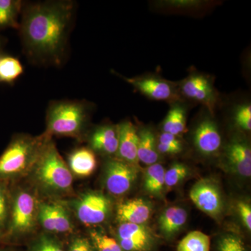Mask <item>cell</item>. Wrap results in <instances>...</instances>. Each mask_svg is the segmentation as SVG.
Instances as JSON below:
<instances>
[{
	"label": "cell",
	"instance_id": "cell-1",
	"mask_svg": "<svg viewBox=\"0 0 251 251\" xmlns=\"http://www.w3.org/2000/svg\"><path fill=\"white\" fill-rule=\"evenodd\" d=\"M75 6L72 1H50L23 5L20 36L25 54L41 65L59 66L67 52Z\"/></svg>",
	"mask_w": 251,
	"mask_h": 251
},
{
	"label": "cell",
	"instance_id": "cell-2",
	"mask_svg": "<svg viewBox=\"0 0 251 251\" xmlns=\"http://www.w3.org/2000/svg\"><path fill=\"white\" fill-rule=\"evenodd\" d=\"M74 177L52 138L46 140L32 169L24 180L41 198L69 199L75 194Z\"/></svg>",
	"mask_w": 251,
	"mask_h": 251
},
{
	"label": "cell",
	"instance_id": "cell-3",
	"mask_svg": "<svg viewBox=\"0 0 251 251\" xmlns=\"http://www.w3.org/2000/svg\"><path fill=\"white\" fill-rule=\"evenodd\" d=\"M39 197L25 181L11 184V206L1 238L2 245L29 242L40 232L38 224Z\"/></svg>",
	"mask_w": 251,
	"mask_h": 251
},
{
	"label": "cell",
	"instance_id": "cell-4",
	"mask_svg": "<svg viewBox=\"0 0 251 251\" xmlns=\"http://www.w3.org/2000/svg\"><path fill=\"white\" fill-rule=\"evenodd\" d=\"M52 137L19 133L13 135L0 155V181L15 184L26 179L46 140Z\"/></svg>",
	"mask_w": 251,
	"mask_h": 251
},
{
	"label": "cell",
	"instance_id": "cell-5",
	"mask_svg": "<svg viewBox=\"0 0 251 251\" xmlns=\"http://www.w3.org/2000/svg\"><path fill=\"white\" fill-rule=\"evenodd\" d=\"M92 104L86 100H53L46 111V130L49 136L85 140L90 128Z\"/></svg>",
	"mask_w": 251,
	"mask_h": 251
},
{
	"label": "cell",
	"instance_id": "cell-6",
	"mask_svg": "<svg viewBox=\"0 0 251 251\" xmlns=\"http://www.w3.org/2000/svg\"><path fill=\"white\" fill-rule=\"evenodd\" d=\"M77 226L87 229L105 224L114 210L111 198L103 191L87 190L66 199Z\"/></svg>",
	"mask_w": 251,
	"mask_h": 251
},
{
	"label": "cell",
	"instance_id": "cell-7",
	"mask_svg": "<svg viewBox=\"0 0 251 251\" xmlns=\"http://www.w3.org/2000/svg\"><path fill=\"white\" fill-rule=\"evenodd\" d=\"M38 224L41 232L59 238H67L78 231L66 199L41 198L38 209Z\"/></svg>",
	"mask_w": 251,
	"mask_h": 251
},
{
	"label": "cell",
	"instance_id": "cell-8",
	"mask_svg": "<svg viewBox=\"0 0 251 251\" xmlns=\"http://www.w3.org/2000/svg\"><path fill=\"white\" fill-rule=\"evenodd\" d=\"M176 85L184 100L202 104L211 115H214L219 97L214 79L210 75L193 71L183 80L176 82Z\"/></svg>",
	"mask_w": 251,
	"mask_h": 251
},
{
	"label": "cell",
	"instance_id": "cell-9",
	"mask_svg": "<svg viewBox=\"0 0 251 251\" xmlns=\"http://www.w3.org/2000/svg\"><path fill=\"white\" fill-rule=\"evenodd\" d=\"M113 74L122 77L126 82L133 86L137 92L148 99L166 101L171 104L184 100L180 95L176 82L166 80L160 75L147 74L140 76L127 77L115 72H113Z\"/></svg>",
	"mask_w": 251,
	"mask_h": 251
},
{
	"label": "cell",
	"instance_id": "cell-10",
	"mask_svg": "<svg viewBox=\"0 0 251 251\" xmlns=\"http://www.w3.org/2000/svg\"><path fill=\"white\" fill-rule=\"evenodd\" d=\"M138 176V166L117 158H108L103 165L102 184L109 195L120 197L129 192Z\"/></svg>",
	"mask_w": 251,
	"mask_h": 251
},
{
	"label": "cell",
	"instance_id": "cell-11",
	"mask_svg": "<svg viewBox=\"0 0 251 251\" xmlns=\"http://www.w3.org/2000/svg\"><path fill=\"white\" fill-rule=\"evenodd\" d=\"M114 237L123 251H156L157 239L145 225L118 224Z\"/></svg>",
	"mask_w": 251,
	"mask_h": 251
},
{
	"label": "cell",
	"instance_id": "cell-12",
	"mask_svg": "<svg viewBox=\"0 0 251 251\" xmlns=\"http://www.w3.org/2000/svg\"><path fill=\"white\" fill-rule=\"evenodd\" d=\"M193 143L198 153L204 156L216 154L222 146V137L217 124L209 112L201 118L193 133Z\"/></svg>",
	"mask_w": 251,
	"mask_h": 251
},
{
	"label": "cell",
	"instance_id": "cell-13",
	"mask_svg": "<svg viewBox=\"0 0 251 251\" xmlns=\"http://www.w3.org/2000/svg\"><path fill=\"white\" fill-rule=\"evenodd\" d=\"M189 196L195 205L208 216L215 219L222 214L224 200L215 183L205 179L198 181L191 188Z\"/></svg>",
	"mask_w": 251,
	"mask_h": 251
},
{
	"label": "cell",
	"instance_id": "cell-14",
	"mask_svg": "<svg viewBox=\"0 0 251 251\" xmlns=\"http://www.w3.org/2000/svg\"><path fill=\"white\" fill-rule=\"evenodd\" d=\"M87 147L96 154L103 155L108 158H116L119 145L118 125L105 124L90 128L85 140Z\"/></svg>",
	"mask_w": 251,
	"mask_h": 251
},
{
	"label": "cell",
	"instance_id": "cell-15",
	"mask_svg": "<svg viewBox=\"0 0 251 251\" xmlns=\"http://www.w3.org/2000/svg\"><path fill=\"white\" fill-rule=\"evenodd\" d=\"M224 157L229 168L244 177L251 176V149L249 142L235 135L224 148Z\"/></svg>",
	"mask_w": 251,
	"mask_h": 251
},
{
	"label": "cell",
	"instance_id": "cell-16",
	"mask_svg": "<svg viewBox=\"0 0 251 251\" xmlns=\"http://www.w3.org/2000/svg\"><path fill=\"white\" fill-rule=\"evenodd\" d=\"M151 214V205L143 198L123 201L115 207V219L118 224L145 225Z\"/></svg>",
	"mask_w": 251,
	"mask_h": 251
},
{
	"label": "cell",
	"instance_id": "cell-17",
	"mask_svg": "<svg viewBox=\"0 0 251 251\" xmlns=\"http://www.w3.org/2000/svg\"><path fill=\"white\" fill-rule=\"evenodd\" d=\"M119 145L116 158L126 163L137 166L138 163V132L130 121L119 124Z\"/></svg>",
	"mask_w": 251,
	"mask_h": 251
},
{
	"label": "cell",
	"instance_id": "cell-18",
	"mask_svg": "<svg viewBox=\"0 0 251 251\" xmlns=\"http://www.w3.org/2000/svg\"><path fill=\"white\" fill-rule=\"evenodd\" d=\"M67 163L74 178L85 179L97 169V154L88 147H80L69 153Z\"/></svg>",
	"mask_w": 251,
	"mask_h": 251
},
{
	"label": "cell",
	"instance_id": "cell-19",
	"mask_svg": "<svg viewBox=\"0 0 251 251\" xmlns=\"http://www.w3.org/2000/svg\"><path fill=\"white\" fill-rule=\"evenodd\" d=\"M187 219L188 214L184 208L170 206L162 212L158 219L160 232L166 239H172L179 233Z\"/></svg>",
	"mask_w": 251,
	"mask_h": 251
},
{
	"label": "cell",
	"instance_id": "cell-20",
	"mask_svg": "<svg viewBox=\"0 0 251 251\" xmlns=\"http://www.w3.org/2000/svg\"><path fill=\"white\" fill-rule=\"evenodd\" d=\"M138 159L147 166L155 164L159 158L157 150V140L153 131L148 127L138 130Z\"/></svg>",
	"mask_w": 251,
	"mask_h": 251
},
{
	"label": "cell",
	"instance_id": "cell-21",
	"mask_svg": "<svg viewBox=\"0 0 251 251\" xmlns=\"http://www.w3.org/2000/svg\"><path fill=\"white\" fill-rule=\"evenodd\" d=\"M184 102L185 100L171 104V108L162 125L163 132L178 137L184 133L188 109Z\"/></svg>",
	"mask_w": 251,
	"mask_h": 251
},
{
	"label": "cell",
	"instance_id": "cell-22",
	"mask_svg": "<svg viewBox=\"0 0 251 251\" xmlns=\"http://www.w3.org/2000/svg\"><path fill=\"white\" fill-rule=\"evenodd\" d=\"M23 5L20 0H0V30L19 29Z\"/></svg>",
	"mask_w": 251,
	"mask_h": 251
},
{
	"label": "cell",
	"instance_id": "cell-23",
	"mask_svg": "<svg viewBox=\"0 0 251 251\" xmlns=\"http://www.w3.org/2000/svg\"><path fill=\"white\" fill-rule=\"evenodd\" d=\"M24 72L19 59L9 54H0V83L12 84Z\"/></svg>",
	"mask_w": 251,
	"mask_h": 251
},
{
	"label": "cell",
	"instance_id": "cell-24",
	"mask_svg": "<svg viewBox=\"0 0 251 251\" xmlns=\"http://www.w3.org/2000/svg\"><path fill=\"white\" fill-rule=\"evenodd\" d=\"M165 186V169L160 163L149 166L145 171L144 188L152 196H159Z\"/></svg>",
	"mask_w": 251,
	"mask_h": 251
},
{
	"label": "cell",
	"instance_id": "cell-25",
	"mask_svg": "<svg viewBox=\"0 0 251 251\" xmlns=\"http://www.w3.org/2000/svg\"><path fill=\"white\" fill-rule=\"evenodd\" d=\"M211 239L201 231H192L178 244L176 251H210Z\"/></svg>",
	"mask_w": 251,
	"mask_h": 251
},
{
	"label": "cell",
	"instance_id": "cell-26",
	"mask_svg": "<svg viewBox=\"0 0 251 251\" xmlns=\"http://www.w3.org/2000/svg\"><path fill=\"white\" fill-rule=\"evenodd\" d=\"M96 251H123L114 236H110L99 227L87 229Z\"/></svg>",
	"mask_w": 251,
	"mask_h": 251
},
{
	"label": "cell",
	"instance_id": "cell-27",
	"mask_svg": "<svg viewBox=\"0 0 251 251\" xmlns=\"http://www.w3.org/2000/svg\"><path fill=\"white\" fill-rule=\"evenodd\" d=\"M209 1L201 0H166L156 3L157 8L171 12H195L203 9Z\"/></svg>",
	"mask_w": 251,
	"mask_h": 251
},
{
	"label": "cell",
	"instance_id": "cell-28",
	"mask_svg": "<svg viewBox=\"0 0 251 251\" xmlns=\"http://www.w3.org/2000/svg\"><path fill=\"white\" fill-rule=\"evenodd\" d=\"M28 251H66L64 242L59 238L39 232L28 242Z\"/></svg>",
	"mask_w": 251,
	"mask_h": 251
},
{
	"label": "cell",
	"instance_id": "cell-29",
	"mask_svg": "<svg viewBox=\"0 0 251 251\" xmlns=\"http://www.w3.org/2000/svg\"><path fill=\"white\" fill-rule=\"evenodd\" d=\"M11 196V184L0 181V231L2 234L9 219Z\"/></svg>",
	"mask_w": 251,
	"mask_h": 251
},
{
	"label": "cell",
	"instance_id": "cell-30",
	"mask_svg": "<svg viewBox=\"0 0 251 251\" xmlns=\"http://www.w3.org/2000/svg\"><path fill=\"white\" fill-rule=\"evenodd\" d=\"M233 121L234 125L239 130L242 131H251V105L250 102H244L234 107Z\"/></svg>",
	"mask_w": 251,
	"mask_h": 251
},
{
	"label": "cell",
	"instance_id": "cell-31",
	"mask_svg": "<svg viewBox=\"0 0 251 251\" xmlns=\"http://www.w3.org/2000/svg\"><path fill=\"white\" fill-rule=\"evenodd\" d=\"M65 244L66 251H96L90 237L79 230L66 238Z\"/></svg>",
	"mask_w": 251,
	"mask_h": 251
},
{
	"label": "cell",
	"instance_id": "cell-32",
	"mask_svg": "<svg viewBox=\"0 0 251 251\" xmlns=\"http://www.w3.org/2000/svg\"><path fill=\"white\" fill-rule=\"evenodd\" d=\"M216 251H249L242 238L237 234H225L216 242Z\"/></svg>",
	"mask_w": 251,
	"mask_h": 251
},
{
	"label": "cell",
	"instance_id": "cell-33",
	"mask_svg": "<svg viewBox=\"0 0 251 251\" xmlns=\"http://www.w3.org/2000/svg\"><path fill=\"white\" fill-rule=\"evenodd\" d=\"M188 167L183 163H176L165 171V186L173 188L187 177Z\"/></svg>",
	"mask_w": 251,
	"mask_h": 251
},
{
	"label": "cell",
	"instance_id": "cell-34",
	"mask_svg": "<svg viewBox=\"0 0 251 251\" xmlns=\"http://www.w3.org/2000/svg\"><path fill=\"white\" fill-rule=\"evenodd\" d=\"M238 214L248 231H251V206L249 202L241 201L237 204Z\"/></svg>",
	"mask_w": 251,
	"mask_h": 251
},
{
	"label": "cell",
	"instance_id": "cell-35",
	"mask_svg": "<svg viewBox=\"0 0 251 251\" xmlns=\"http://www.w3.org/2000/svg\"><path fill=\"white\" fill-rule=\"evenodd\" d=\"M158 143L164 144V145H170V146L177 147V148H182L183 144L179 140V137L176 135L170 134L168 133H163L160 135L158 138Z\"/></svg>",
	"mask_w": 251,
	"mask_h": 251
},
{
	"label": "cell",
	"instance_id": "cell-36",
	"mask_svg": "<svg viewBox=\"0 0 251 251\" xmlns=\"http://www.w3.org/2000/svg\"><path fill=\"white\" fill-rule=\"evenodd\" d=\"M157 150H158V153H162V154L175 155L181 152L183 148L170 146V145H164V144L157 142Z\"/></svg>",
	"mask_w": 251,
	"mask_h": 251
},
{
	"label": "cell",
	"instance_id": "cell-37",
	"mask_svg": "<svg viewBox=\"0 0 251 251\" xmlns=\"http://www.w3.org/2000/svg\"><path fill=\"white\" fill-rule=\"evenodd\" d=\"M0 251H18L13 248V246L1 245Z\"/></svg>",
	"mask_w": 251,
	"mask_h": 251
},
{
	"label": "cell",
	"instance_id": "cell-38",
	"mask_svg": "<svg viewBox=\"0 0 251 251\" xmlns=\"http://www.w3.org/2000/svg\"><path fill=\"white\" fill-rule=\"evenodd\" d=\"M5 40L4 38L0 36V54L2 53V49L4 48Z\"/></svg>",
	"mask_w": 251,
	"mask_h": 251
},
{
	"label": "cell",
	"instance_id": "cell-39",
	"mask_svg": "<svg viewBox=\"0 0 251 251\" xmlns=\"http://www.w3.org/2000/svg\"><path fill=\"white\" fill-rule=\"evenodd\" d=\"M1 238H2V233H1V231H0V246L2 245V244H1Z\"/></svg>",
	"mask_w": 251,
	"mask_h": 251
}]
</instances>
